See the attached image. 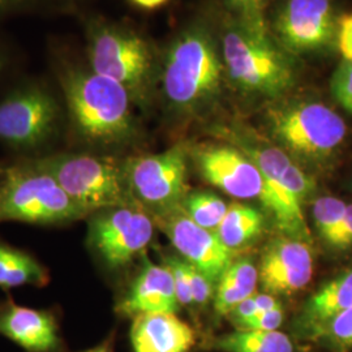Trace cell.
Wrapping results in <instances>:
<instances>
[{"mask_svg": "<svg viewBox=\"0 0 352 352\" xmlns=\"http://www.w3.org/2000/svg\"><path fill=\"white\" fill-rule=\"evenodd\" d=\"M60 84L71 126L78 138L94 145L126 142L136 133L132 97L119 82L91 69L69 67Z\"/></svg>", "mask_w": 352, "mask_h": 352, "instance_id": "obj_1", "label": "cell"}, {"mask_svg": "<svg viewBox=\"0 0 352 352\" xmlns=\"http://www.w3.org/2000/svg\"><path fill=\"white\" fill-rule=\"evenodd\" d=\"M81 219L87 214L34 161L6 167L0 182V222L64 226Z\"/></svg>", "mask_w": 352, "mask_h": 352, "instance_id": "obj_2", "label": "cell"}, {"mask_svg": "<svg viewBox=\"0 0 352 352\" xmlns=\"http://www.w3.org/2000/svg\"><path fill=\"white\" fill-rule=\"evenodd\" d=\"M267 126L280 149L305 164H324L347 135L344 120L321 102H289L267 111Z\"/></svg>", "mask_w": 352, "mask_h": 352, "instance_id": "obj_3", "label": "cell"}, {"mask_svg": "<svg viewBox=\"0 0 352 352\" xmlns=\"http://www.w3.org/2000/svg\"><path fill=\"white\" fill-rule=\"evenodd\" d=\"M56 179L65 193L87 214L133 201L124 164L90 153H58L33 160Z\"/></svg>", "mask_w": 352, "mask_h": 352, "instance_id": "obj_4", "label": "cell"}, {"mask_svg": "<svg viewBox=\"0 0 352 352\" xmlns=\"http://www.w3.org/2000/svg\"><path fill=\"white\" fill-rule=\"evenodd\" d=\"M223 60L232 81L245 91L276 97L294 84V69L286 55L266 33L243 24L225 34Z\"/></svg>", "mask_w": 352, "mask_h": 352, "instance_id": "obj_5", "label": "cell"}, {"mask_svg": "<svg viewBox=\"0 0 352 352\" xmlns=\"http://www.w3.org/2000/svg\"><path fill=\"white\" fill-rule=\"evenodd\" d=\"M222 71L212 39L202 32L187 33L176 41L166 58L164 96L177 107L195 106L218 90Z\"/></svg>", "mask_w": 352, "mask_h": 352, "instance_id": "obj_6", "label": "cell"}, {"mask_svg": "<svg viewBox=\"0 0 352 352\" xmlns=\"http://www.w3.org/2000/svg\"><path fill=\"white\" fill-rule=\"evenodd\" d=\"M59 102L47 89L28 85L0 101V142L14 151H38L56 138Z\"/></svg>", "mask_w": 352, "mask_h": 352, "instance_id": "obj_7", "label": "cell"}, {"mask_svg": "<svg viewBox=\"0 0 352 352\" xmlns=\"http://www.w3.org/2000/svg\"><path fill=\"white\" fill-rule=\"evenodd\" d=\"M87 219L89 248L110 269L132 263L154 236L155 222L138 202L103 209Z\"/></svg>", "mask_w": 352, "mask_h": 352, "instance_id": "obj_8", "label": "cell"}, {"mask_svg": "<svg viewBox=\"0 0 352 352\" xmlns=\"http://www.w3.org/2000/svg\"><path fill=\"white\" fill-rule=\"evenodd\" d=\"M88 55L93 72L123 85L132 100L145 98L153 58L142 38L124 29L98 26L90 32Z\"/></svg>", "mask_w": 352, "mask_h": 352, "instance_id": "obj_9", "label": "cell"}, {"mask_svg": "<svg viewBox=\"0 0 352 352\" xmlns=\"http://www.w3.org/2000/svg\"><path fill=\"white\" fill-rule=\"evenodd\" d=\"M124 171L133 201L151 215L170 210L187 197V151L182 144L133 158Z\"/></svg>", "mask_w": 352, "mask_h": 352, "instance_id": "obj_10", "label": "cell"}, {"mask_svg": "<svg viewBox=\"0 0 352 352\" xmlns=\"http://www.w3.org/2000/svg\"><path fill=\"white\" fill-rule=\"evenodd\" d=\"M240 151L247 154L258 167L264 179V189L260 201L274 218L278 228L286 238L309 243L311 232L307 225L302 204L286 187L283 175L292 157L277 146L238 140Z\"/></svg>", "mask_w": 352, "mask_h": 352, "instance_id": "obj_11", "label": "cell"}, {"mask_svg": "<svg viewBox=\"0 0 352 352\" xmlns=\"http://www.w3.org/2000/svg\"><path fill=\"white\" fill-rule=\"evenodd\" d=\"M151 217L155 226L164 231L184 260L195 265L214 283L219 280L232 263V251L215 232L195 223L182 208V204Z\"/></svg>", "mask_w": 352, "mask_h": 352, "instance_id": "obj_12", "label": "cell"}, {"mask_svg": "<svg viewBox=\"0 0 352 352\" xmlns=\"http://www.w3.org/2000/svg\"><path fill=\"white\" fill-rule=\"evenodd\" d=\"M337 29L330 0H287L276 21L279 41L294 54L324 49Z\"/></svg>", "mask_w": 352, "mask_h": 352, "instance_id": "obj_13", "label": "cell"}, {"mask_svg": "<svg viewBox=\"0 0 352 352\" xmlns=\"http://www.w3.org/2000/svg\"><path fill=\"white\" fill-rule=\"evenodd\" d=\"M196 161L204 179L214 187L240 200H260L264 189L263 174L240 149L209 146L197 153Z\"/></svg>", "mask_w": 352, "mask_h": 352, "instance_id": "obj_14", "label": "cell"}, {"mask_svg": "<svg viewBox=\"0 0 352 352\" xmlns=\"http://www.w3.org/2000/svg\"><path fill=\"white\" fill-rule=\"evenodd\" d=\"M0 336L25 352H67L56 315L19 305L11 296L0 302Z\"/></svg>", "mask_w": 352, "mask_h": 352, "instance_id": "obj_15", "label": "cell"}, {"mask_svg": "<svg viewBox=\"0 0 352 352\" xmlns=\"http://www.w3.org/2000/svg\"><path fill=\"white\" fill-rule=\"evenodd\" d=\"M314 276V256L309 243L277 240L261 258L258 279L269 294H292L305 289Z\"/></svg>", "mask_w": 352, "mask_h": 352, "instance_id": "obj_16", "label": "cell"}, {"mask_svg": "<svg viewBox=\"0 0 352 352\" xmlns=\"http://www.w3.org/2000/svg\"><path fill=\"white\" fill-rule=\"evenodd\" d=\"M179 302L171 270L166 265H155L144 258L138 277L133 279L115 311L119 315L135 317L142 314L173 312L176 314Z\"/></svg>", "mask_w": 352, "mask_h": 352, "instance_id": "obj_17", "label": "cell"}, {"mask_svg": "<svg viewBox=\"0 0 352 352\" xmlns=\"http://www.w3.org/2000/svg\"><path fill=\"white\" fill-rule=\"evenodd\" d=\"M129 340L133 352H189L196 333L176 314L155 312L132 318Z\"/></svg>", "mask_w": 352, "mask_h": 352, "instance_id": "obj_18", "label": "cell"}, {"mask_svg": "<svg viewBox=\"0 0 352 352\" xmlns=\"http://www.w3.org/2000/svg\"><path fill=\"white\" fill-rule=\"evenodd\" d=\"M352 307V270L331 279L305 302L302 327L315 336L334 317Z\"/></svg>", "mask_w": 352, "mask_h": 352, "instance_id": "obj_19", "label": "cell"}, {"mask_svg": "<svg viewBox=\"0 0 352 352\" xmlns=\"http://www.w3.org/2000/svg\"><path fill=\"white\" fill-rule=\"evenodd\" d=\"M50 282L49 269L32 253L0 240V287L4 289L36 286Z\"/></svg>", "mask_w": 352, "mask_h": 352, "instance_id": "obj_20", "label": "cell"}, {"mask_svg": "<svg viewBox=\"0 0 352 352\" xmlns=\"http://www.w3.org/2000/svg\"><path fill=\"white\" fill-rule=\"evenodd\" d=\"M258 270L250 260L232 261L215 286L214 309L218 315H228L238 304L256 294Z\"/></svg>", "mask_w": 352, "mask_h": 352, "instance_id": "obj_21", "label": "cell"}, {"mask_svg": "<svg viewBox=\"0 0 352 352\" xmlns=\"http://www.w3.org/2000/svg\"><path fill=\"white\" fill-rule=\"evenodd\" d=\"M264 226V217L257 209L245 204L228 205L226 214L215 231L228 250L234 251L256 239Z\"/></svg>", "mask_w": 352, "mask_h": 352, "instance_id": "obj_22", "label": "cell"}, {"mask_svg": "<svg viewBox=\"0 0 352 352\" xmlns=\"http://www.w3.org/2000/svg\"><path fill=\"white\" fill-rule=\"evenodd\" d=\"M214 349L223 352H294V344L278 330H238L215 340Z\"/></svg>", "mask_w": 352, "mask_h": 352, "instance_id": "obj_23", "label": "cell"}, {"mask_svg": "<svg viewBox=\"0 0 352 352\" xmlns=\"http://www.w3.org/2000/svg\"><path fill=\"white\" fill-rule=\"evenodd\" d=\"M182 208L195 223L215 232L226 214L228 205L215 195L199 192L187 195L182 202Z\"/></svg>", "mask_w": 352, "mask_h": 352, "instance_id": "obj_24", "label": "cell"}, {"mask_svg": "<svg viewBox=\"0 0 352 352\" xmlns=\"http://www.w3.org/2000/svg\"><path fill=\"white\" fill-rule=\"evenodd\" d=\"M346 209H347V204L333 196L320 197L314 204L312 213H314L316 228L318 235L327 243L330 241L333 235L336 234L337 228L340 227V222L344 218Z\"/></svg>", "mask_w": 352, "mask_h": 352, "instance_id": "obj_25", "label": "cell"}, {"mask_svg": "<svg viewBox=\"0 0 352 352\" xmlns=\"http://www.w3.org/2000/svg\"><path fill=\"white\" fill-rule=\"evenodd\" d=\"M316 337L327 340L330 346L340 351L352 350V307L329 321Z\"/></svg>", "mask_w": 352, "mask_h": 352, "instance_id": "obj_26", "label": "cell"}, {"mask_svg": "<svg viewBox=\"0 0 352 352\" xmlns=\"http://www.w3.org/2000/svg\"><path fill=\"white\" fill-rule=\"evenodd\" d=\"M226 3L239 14L243 25L266 33L264 8L267 0H226Z\"/></svg>", "mask_w": 352, "mask_h": 352, "instance_id": "obj_27", "label": "cell"}, {"mask_svg": "<svg viewBox=\"0 0 352 352\" xmlns=\"http://www.w3.org/2000/svg\"><path fill=\"white\" fill-rule=\"evenodd\" d=\"M331 93L340 106L352 113V62L344 60L331 78Z\"/></svg>", "mask_w": 352, "mask_h": 352, "instance_id": "obj_28", "label": "cell"}, {"mask_svg": "<svg viewBox=\"0 0 352 352\" xmlns=\"http://www.w3.org/2000/svg\"><path fill=\"white\" fill-rule=\"evenodd\" d=\"M183 261H184V270H186L187 279H188L193 304H197V305L206 304L215 292L213 280L206 277L201 270H199L195 265L190 264L184 258H183Z\"/></svg>", "mask_w": 352, "mask_h": 352, "instance_id": "obj_29", "label": "cell"}, {"mask_svg": "<svg viewBox=\"0 0 352 352\" xmlns=\"http://www.w3.org/2000/svg\"><path fill=\"white\" fill-rule=\"evenodd\" d=\"M285 318V312L280 304L269 311L258 312L251 318L240 322L239 330H263V331H276L282 325Z\"/></svg>", "mask_w": 352, "mask_h": 352, "instance_id": "obj_30", "label": "cell"}, {"mask_svg": "<svg viewBox=\"0 0 352 352\" xmlns=\"http://www.w3.org/2000/svg\"><path fill=\"white\" fill-rule=\"evenodd\" d=\"M164 265L171 270L173 277H174V283H175L176 296L177 302L182 305H190L193 304L192 294L189 289L188 279L184 270V261L180 257H166L164 258Z\"/></svg>", "mask_w": 352, "mask_h": 352, "instance_id": "obj_31", "label": "cell"}, {"mask_svg": "<svg viewBox=\"0 0 352 352\" xmlns=\"http://www.w3.org/2000/svg\"><path fill=\"white\" fill-rule=\"evenodd\" d=\"M337 39L344 60L352 62V13L343 16L338 21Z\"/></svg>", "mask_w": 352, "mask_h": 352, "instance_id": "obj_32", "label": "cell"}, {"mask_svg": "<svg viewBox=\"0 0 352 352\" xmlns=\"http://www.w3.org/2000/svg\"><path fill=\"white\" fill-rule=\"evenodd\" d=\"M330 245L337 248H350L352 247V205H347L346 214L336 234L329 241Z\"/></svg>", "mask_w": 352, "mask_h": 352, "instance_id": "obj_33", "label": "cell"}, {"mask_svg": "<svg viewBox=\"0 0 352 352\" xmlns=\"http://www.w3.org/2000/svg\"><path fill=\"white\" fill-rule=\"evenodd\" d=\"M256 314H257V307H256L254 295H253L251 298L238 304L228 315L232 318L235 325H239L240 322L251 318L252 316H254Z\"/></svg>", "mask_w": 352, "mask_h": 352, "instance_id": "obj_34", "label": "cell"}, {"mask_svg": "<svg viewBox=\"0 0 352 352\" xmlns=\"http://www.w3.org/2000/svg\"><path fill=\"white\" fill-rule=\"evenodd\" d=\"M254 302L257 307V314L258 312H265L269 309H273L279 305L277 299L274 295L266 292V294H254Z\"/></svg>", "mask_w": 352, "mask_h": 352, "instance_id": "obj_35", "label": "cell"}, {"mask_svg": "<svg viewBox=\"0 0 352 352\" xmlns=\"http://www.w3.org/2000/svg\"><path fill=\"white\" fill-rule=\"evenodd\" d=\"M135 4H138L140 7H142V8H148V10H151V8H155V7H160L161 4H164V1H167V0H132Z\"/></svg>", "mask_w": 352, "mask_h": 352, "instance_id": "obj_36", "label": "cell"}, {"mask_svg": "<svg viewBox=\"0 0 352 352\" xmlns=\"http://www.w3.org/2000/svg\"><path fill=\"white\" fill-rule=\"evenodd\" d=\"M24 0H0V11H4V10H10L12 7L19 6L20 3H23Z\"/></svg>", "mask_w": 352, "mask_h": 352, "instance_id": "obj_37", "label": "cell"}, {"mask_svg": "<svg viewBox=\"0 0 352 352\" xmlns=\"http://www.w3.org/2000/svg\"><path fill=\"white\" fill-rule=\"evenodd\" d=\"M81 352H113V349H111L110 342H104V343H102V344L97 346V347H93V349H89V350Z\"/></svg>", "mask_w": 352, "mask_h": 352, "instance_id": "obj_38", "label": "cell"}, {"mask_svg": "<svg viewBox=\"0 0 352 352\" xmlns=\"http://www.w3.org/2000/svg\"><path fill=\"white\" fill-rule=\"evenodd\" d=\"M6 167H7V166H4V164H0V182H1V179H3V175H4Z\"/></svg>", "mask_w": 352, "mask_h": 352, "instance_id": "obj_39", "label": "cell"}, {"mask_svg": "<svg viewBox=\"0 0 352 352\" xmlns=\"http://www.w3.org/2000/svg\"><path fill=\"white\" fill-rule=\"evenodd\" d=\"M3 65H4V60H3V58H1V55H0V72H1V69H3Z\"/></svg>", "mask_w": 352, "mask_h": 352, "instance_id": "obj_40", "label": "cell"}]
</instances>
